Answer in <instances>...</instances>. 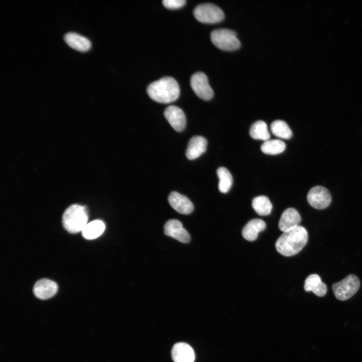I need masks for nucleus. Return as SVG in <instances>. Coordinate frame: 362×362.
<instances>
[{"label": "nucleus", "mask_w": 362, "mask_h": 362, "mask_svg": "<svg viewBox=\"0 0 362 362\" xmlns=\"http://www.w3.org/2000/svg\"><path fill=\"white\" fill-rule=\"evenodd\" d=\"M191 86L198 97L204 100H209L214 92L208 83L207 76L202 72L194 73L191 77Z\"/></svg>", "instance_id": "7"}, {"label": "nucleus", "mask_w": 362, "mask_h": 362, "mask_svg": "<svg viewBox=\"0 0 362 362\" xmlns=\"http://www.w3.org/2000/svg\"><path fill=\"white\" fill-rule=\"evenodd\" d=\"M266 227L265 223L260 219H253L250 220L243 228L242 235L247 240H255L258 233L264 230Z\"/></svg>", "instance_id": "16"}, {"label": "nucleus", "mask_w": 362, "mask_h": 362, "mask_svg": "<svg viewBox=\"0 0 362 362\" xmlns=\"http://www.w3.org/2000/svg\"><path fill=\"white\" fill-rule=\"evenodd\" d=\"M307 199L311 206L316 209H324L331 202V196L329 191L325 188L316 186L309 191Z\"/></svg>", "instance_id": "8"}, {"label": "nucleus", "mask_w": 362, "mask_h": 362, "mask_svg": "<svg viewBox=\"0 0 362 362\" xmlns=\"http://www.w3.org/2000/svg\"><path fill=\"white\" fill-rule=\"evenodd\" d=\"M64 39L69 46L78 51H86L91 46V43L88 39L74 32L66 33Z\"/></svg>", "instance_id": "18"}, {"label": "nucleus", "mask_w": 362, "mask_h": 362, "mask_svg": "<svg viewBox=\"0 0 362 362\" xmlns=\"http://www.w3.org/2000/svg\"><path fill=\"white\" fill-rule=\"evenodd\" d=\"M58 288V285L55 282L47 279H42L35 284L33 293L37 298L41 300H47L56 294Z\"/></svg>", "instance_id": "11"}, {"label": "nucleus", "mask_w": 362, "mask_h": 362, "mask_svg": "<svg viewBox=\"0 0 362 362\" xmlns=\"http://www.w3.org/2000/svg\"><path fill=\"white\" fill-rule=\"evenodd\" d=\"M105 229V223L100 220H96L87 223L81 232L84 238L91 240L101 235Z\"/></svg>", "instance_id": "19"}, {"label": "nucleus", "mask_w": 362, "mask_h": 362, "mask_svg": "<svg viewBox=\"0 0 362 362\" xmlns=\"http://www.w3.org/2000/svg\"><path fill=\"white\" fill-rule=\"evenodd\" d=\"M165 118L176 131L183 130L186 124V118L183 111L175 106H169L164 111Z\"/></svg>", "instance_id": "10"}, {"label": "nucleus", "mask_w": 362, "mask_h": 362, "mask_svg": "<svg viewBox=\"0 0 362 362\" xmlns=\"http://www.w3.org/2000/svg\"><path fill=\"white\" fill-rule=\"evenodd\" d=\"M286 144L279 139H269L264 141L261 145L262 152L268 155H276L283 152L285 148Z\"/></svg>", "instance_id": "23"}, {"label": "nucleus", "mask_w": 362, "mask_h": 362, "mask_svg": "<svg viewBox=\"0 0 362 362\" xmlns=\"http://www.w3.org/2000/svg\"><path fill=\"white\" fill-rule=\"evenodd\" d=\"M249 134L254 139L264 141L269 140L270 138L267 125L261 120L257 121L251 125L249 129Z\"/></svg>", "instance_id": "20"}, {"label": "nucleus", "mask_w": 362, "mask_h": 362, "mask_svg": "<svg viewBox=\"0 0 362 362\" xmlns=\"http://www.w3.org/2000/svg\"><path fill=\"white\" fill-rule=\"evenodd\" d=\"M270 128L273 134L279 138L289 139L292 136V132L291 129L288 124L283 120L274 121L272 123Z\"/></svg>", "instance_id": "24"}, {"label": "nucleus", "mask_w": 362, "mask_h": 362, "mask_svg": "<svg viewBox=\"0 0 362 362\" xmlns=\"http://www.w3.org/2000/svg\"><path fill=\"white\" fill-rule=\"evenodd\" d=\"M171 357L174 362H194L195 358L193 349L184 342H178L173 346Z\"/></svg>", "instance_id": "14"}, {"label": "nucleus", "mask_w": 362, "mask_h": 362, "mask_svg": "<svg viewBox=\"0 0 362 362\" xmlns=\"http://www.w3.org/2000/svg\"><path fill=\"white\" fill-rule=\"evenodd\" d=\"M252 206L255 212L260 216L269 215L273 208L272 204L265 196H259L253 198Z\"/></svg>", "instance_id": "21"}, {"label": "nucleus", "mask_w": 362, "mask_h": 362, "mask_svg": "<svg viewBox=\"0 0 362 362\" xmlns=\"http://www.w3.org/2000/svg\"><path fill=\"white\" fill-rule=\"evenodd\" d=\"M308 235L306 229L298 226L283 233L278 238L275 246L277 250L286 256H290L299 252L306 244Z\"/></svg>", "instance_id": "1"}, {"label": "nucleus", "mask_w": 362, "mask_h": 362, "mask_svg": "<svg viewBox=\"0 0 362 362\" xmlns=\"http://www.w3.org/2000/svg\"><path fill=\"white\" fill-rule=\"evenodd\" d=\"M212 43L223 50H234L240 46V42L235 31L226 28L213 30L210 34Z\"/></svg>", "instance_id": "4"}, {"label": "nucleus", "mask_w": 362, "mask_h": 362, "mask_svg": "<svg viewBox=\"0 0 362 362\" xmlns=\"http://www.w3.org/2000/svg\"><path fill=\"white\" fill-rule=\"evenodd\" d=\"M186 3L185 0H163V6L168 9H177L183 7Z\"/></svg>", "instance_id": "25"}, {"label": "nucleus", "mask_w": 362, "mask_h": 362, "mask_svg": "<svg viewBox=\"0 0 362 362\" xmlns=\"http://www.w3.org/2000/svg\"><path fill=\"white\" fill-rule=\"evenodd\" d=\"M306 292L312 291L318 297H323L327 293V286L323 283L317 274H313L306 279L304 286Z\"/></svg>", "instance_id": "17"}, {"label": "nucleus", "mask_w": 362, "mask_h": 362, "mask_svg": "<svg viewBox=\"0 0 362 362\" xmlns=\"http://www.w3.org/2000/svg\"><path fill=\"white\" fill-rule=\"evenodd\" d=\"M147 93L153 101L162 104H168L176 100L179 96L180 88L173 77H162L150 83Z\"/></svg>", "instance_id": "2"}, {"label": "nucleus", "mask_w": 362, "mask_h": 362, "mask_svg": "<svg viewBox=\"0 0 362 362\" xmlns=\"http://www.w3.org/2000/svg\"><path fill=\"white\" fill-rule=\"evenodd\" d=\"M168 200L170 206L180 214H189L194 210V206L191 201L176 192H171L168 196Z\"/></svg>", "instance_id": "13"}, {"label": "nucleus", "mask_w": 362, "mask_h": 362, "mask_svg": "<svg viewBox=\"0 0 362 362\" xmlns=\"http://www.w3.org/2000/svg\"><path fill=\"white\" fill-rule=\"evenodd\" d=\"M193 12L195 18L204 23H216L224 19L223 11L218 6L211 3L199 5Z\"/></svg>", "instance_id": "6"}, {"label": "nucleus", "mask_w": 362, "mask_h": 362, "mask_svg": "<svg viewBox=\"0 0 362 362\" xmlns=\"http://www.w3.org/2000/svg\"><path fill=\"white\" fill-rule=\"evenodd\" d=\"M207 146V141L205 138L201 136L193 137L188 143L186 156L190 160L199 157L206 151Z\"/></svg>", "instance_id": "15"}, {"label": "nucleus", "mask_w": 362, "mask_h": 362, "mask_svg": "<svg viewBox=\"0 0 362 362\" xmlns=\"http://www.w3.org/2000/svg\"><path fill=\"white\" fill-rule=\"evenodd\" d=\"M88 213L85 207L77 204L69 206L62 218L64 228L71 233L82 231L87 224Z\"/></svg>", "instance_id": "3"}, {"label": "nucleus", "mask_w": 362, "mask_h": 362, "mask_svg": "<svg viewBox=\"0 0 362 362\" xmlns=\"http://www.w3.org/2000/svg\"><path fill=\"white\" fill-rule=\"evenodd\" d=\"M164 233L179 241L187 243L190 241V236L183 227L182 223L175 219L168 220L164 225Z\"/></svg>", "instance_id": "9"}, {"label": "nucleus", "mask_w": 362, "mask_h": 362, "mask_svg": "<svg viewBox=\"0 0 362 362\" xmlns=\"http://www.w3.org/2000/svg\"><path fill=\"white\" fill-rule=\"evenodd\" d=\"M217 174L219 179V190L222 193H227L233 183V178L231 173L226 167L221 166L217 169Z\"/></svg>", "instance_id": "22"}, {"label": "nucleus", "mask_w": 362, "mask_h": 362, "mask_svg": "<svg viewBox=\"0 0 362 362\" xmlns=\"http://www.w3.org/2000/svg\"><path fill=\"white\" fill-rule=\"evenodd\" d=\"M301 217L299 212L293 208L286 209L282 213L279 222V227L283 232L288 231L299 226Z\"/></svg>", "instance_id": "12"}, {"label": "nucleus", "mask_w": 362, "mask_h": 362, "mask_svg": "<svg viewBox=\"0 0 362 362\" xmlns=\"http://www.w3.org/2000/svg\"><path fill=\"white\" fill-rule=\"evenodd\" d=\"M359 286L358 278L353 274H350L340 282L333 284L332 289L337 299L344 301L352 297Z\"/></svg>", "instance_id": "5"}]
</instances>
